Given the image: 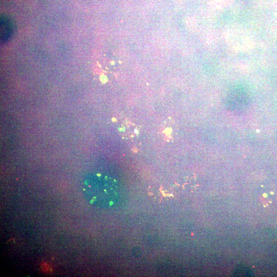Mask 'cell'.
<instances>
[{
    "instance_id": "1",
    "label": "cell",
    "mask_w": 277,
    "mask_h": 277,
    "mask_svg": "<svg viewBox=\"0 0 277 277\" xmlns=\"http://www.w3.org/2000/svg\"><path fill=\"white\" fill-rule=\"evenodd\" d=\"M1 41L2 43L8 41L15 33V24L10 19H1Z\"/></svg>"
}]
</instances>
